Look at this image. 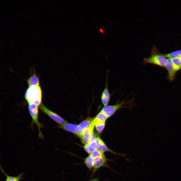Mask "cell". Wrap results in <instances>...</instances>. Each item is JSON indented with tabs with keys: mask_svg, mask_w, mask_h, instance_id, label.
I'll list each match as a JSON object with an SVG mask.
<instances>
[{
	"mask_svg": "<svg viewBox=\"0 0 181 181\" xmlns=\"http://www.w3.org/2000/svg\"><path fill=\"white\" fill-rule=\"evenodd\" d=\"M24 98L29 104H33L39 106L42 103V94L39 85L28 86L26 89Z\"/></svg>",
	"mask_w": 181,
	"mask_h": 181,
	"instance_id": "6da1fadb",
	"label": "cell"
},
{
	"mask_svg": "<svg viewBox=\"0 0 181 181\" xmlns=\"http://www.w3.org/2000/svg\"><path fill=\"white\" fill-rule=\"evenodd\" d=\"M92 158L93 160V168L92 171L91 178L96 173L97 170L102 167H106L109 168L113 171L117 172L111 168L107 163L108 161L113 162L114 161V160L107 158L106 157L104 154Z\"/></svg>",
	"mask_w": 181,
	"mask_h": 181,
	"instance_id": "7a4b0ae2",
	"label": "cell"
},
{
	"mask_svg": "<svg viewBox=\"0 0 181 181\" xmlns=\"http://www.w3.org/2000/svg\"><path fill=\"white\" fill-rule=\"evenodd\" d=\"M167 61V60L163 55L157 53L155 48H154L153 49L151 56L144 59L143 63L144 64H153L165 67Z\"/></svg>",
	"mask_w": 181,
	"mask_h": 181,
	"instance_id": "3957f363",
	"label": "cell"
},
{
	"mask_svg": "<svg viewBox=\"0 0 181 181\" xmlns=\"http://www.w3.org/2000/svg\"><path fill=\"white\" fill-rule=\"evenodd\" d=\"M133 99H132L128 101L123 100L120 103H117L114 105H107L104 106L101 111L108 118L113 115L118 110L121 108L129 107V106L126 105L131 103L133 101Z\"/></svg>",
	"mask_w": 181,
	"mask_h": 181,
	"instance_id": "277c9868",
	"label": "cell"
},
{
	"mask_svg": "<svg viewBox=\"0 0 181 181\" xmlns=\"http://www.w3.org/2000/svg\"><path fill=\"white\" fill-rule=\"evenodd\" d=\"M28 109L29 113L32 117V126L34 124H36L38 128L39 137L43 139V136L41 132L40 128L42 126L39 122L38 119V106L33 104H29Z\"/></svg>",
	"mask_w": 181,
	"mask_h": 181,
	"instance_id": "5b68a950",
	"label": "cell"
},
{
	"mask_svg": "<svg viewBox=\"0 0 181 181\" xmlns=\"http://www.w3.org/2000/svg\"><path fill=\"white\" fill-rule=\"evenodd\" d=\"M39 106V109L43 113L59 124H63L67 122L61 116L47 108L42 103Z\"/></svg>",
	"mask_w": 181,
	"mask_h": 181,
	"instance_id": "8992f818",
	"label": "cell"
},
{
	"mask_svg": "<svg viewBox=\"0 0 181 181\" xmlns=\"http://www.w3.org/2000/svg\"><path fill=\"white\" fill-rule=\"evenodd\" d=\"M95 141L98 145V149L103 152L104 153L106 152H109L112 153L115 156L116 155L120 156L124 158L127 161H129V159L126 157V154L119 153L112 150L109 148L99 136L97 138Z\"/></svg>",
	"mask_w": 181,
	"mask_h": 181,
	"instance_id": "52a82bcc",
	"label": "cell"
},
{
	"mask_svg": "<svg viewBox=\"0 0 181 181\" xmlns=\"http://www.w3.org/2000/svg\"><path fill=\"white\" fill-rule=\"evenodd\" d=\"M165 67L168 71V78L171 80L174 79L176 72L181 68L180 67L174 64L171 59H168L167 60V63Z\"/></svg>",
	"mask_w": 181,
	"mask_h": 181,
	"instance_id": "ba28073f",
	"label": "cell"
},
{
	"mask_svg": "<svg viewBox=\"0 0 181 181\" xmlns=\"http://www.w3.org/2000/svg\"><path fill=\"white\" fill-rule=\"evenodd\" d=\"M95 126V124L92 121L89 127L84 130L79 137L84 145L88 143L90 137L93 132Z\"/></svg>",
	"mask_w": 181,
	"mask_h": 181,
	"instance_id": "9c48e42d",
	"label": "cell"
},
{
	"mask_svg": "<svg viewBox=\"0 0 181 181\" xmlns=\"http://www.w3.org/2000/svg\"><path fill=\"white\" fill-rule=\"evenodd\" d=\"M94 119L88 117L78 125L76 129V135L79 137L89 127Z\"/></svg>",
	"mask_w": 181,
	"mask_h": 181,
	"instance_id": "30bf717a",
	"label": "cell"
},
{
	"mask_svg": "<svg viewBox=\"0 0 181 181\" xmlns=\"http://www.w3.org/2000/svg\"><path fill=\"white\" fill-rule=\"evenodd\" d=\"M108 72L107 71L105 88L101 96V101L104 106L108 105L111 98V94L109 92L108 86Z\"/></svg>",
	"mask_w": 181,
	"mask_h": 181,
	"instance_id": "8fae6325",
	"label": "cell"
},
{
	"mask_svg": "<svg viewBox=\"0 0 181 181\" xmlns=\"http://www.w3.org/2000/svg\"><path fill=\"white\" fill-rule=\"evenodd\" d=\"M77 125L76 124L67 122L63 124H59L58 127L59 128L76 134V129Z\"/></svg>",
	"mask_w": 181,
	"mask_h": 181,
	"instance_id": "7c38bea8",
	"label": "cell"
},
{
	"mask_svg": "<svg viewBox=\"0 0 181 181\" xmlns=\"http://www.w3.org/2000/svg\"><path fill=\"white\" fill-rule=\"evenodd\" d=\"M108 118L102 111L97 115L92 122L95 126L105 123Z\"/></svg>",
	"mask_w": 181,
	"mask_h": 181,
	"instance_id": "4fadbf2b",
	"label": "cell"
},
{
	"mask_svg": "<svg viewBox=\"0 0 181 181\" xmlns=\"http://www.w3.org/2000/svg\"><path fill=\"white\" fill-rule=\"evenodd\" d=\"M83 148L85 151L89 154L94 151L98 149V146L96 141H95L90 144L84 145Z\"/></svg>",
	"mask_w": 181,
	"mask_h": 181,
	"instance_id": "5bb4252c",
	"label": "cell"
},
{
	"mask_svg": "<svg viewBox=\"0 0 181 181\" xmlns=\"http://www.w3.org/2000/svg\"><path fill=\"white\" fill-rule=\"evenodd\" d=\"M27 82L28 86L39 85V78L34 73L28 79Z\"/></svg>",
	"mask_w": 181,
	"mask_h": 181,
	"instance_id": "9a60e30c",
	"label": "cell"
},
{
	"mask_svg": "<svg viewBox=\"0 0 181 181\" xmlns=\"http://www.w3.org/2000/svg\"><path fill=\"white\" fill-rule=\"evenodd\" d=\"M0 169L1 171L6 176V181H20L23 178V173L20 174L18 176H10L5 173L1 166H0Z\"/></svg>",
	"mask_w": 181,
	"mask_h": 181,
	"instance_id": "2e32d148",
	"label": "cell"
},
{
	"mask_svg": "<svg viewBox=\"0 0 181 181\" xmlns=\"http://www.w3.org/2000/svg\"><path fill=\"white\" fill-rule=\"evenodd\" d=\"M93 162V159L89 155L84 159L83 163L88 168L89 171H92V170Z\"/></svg>",
	"mask_w": 181,
	"mask_h": 181,
	"instance_id": "e0dca14e",
	"label": "cell"
},
{
	"mask_svg": "<svg viewBox=\"0 0 181 181\" xmlns=\"http://www.w3.org/2000/svg\"><path fill=\"white\" fill-rule=\"evenodd\" d=\"M163 55L165 57L171 59L176 57H181V50L176 51L170 53Z\"/></svg>",
	"mask_w": 181,
	"mask_h": 181,
	"instance_id": "ac0fdd59",
	"label": "cell"
},
{
	"mask_svg": "<svg viewBox=\"0 0 181 181\" xmlns=\"http://www.w3.org/2000/svg\"><path fill=\"white\" fill-rule=\"evenodd\" d=\"M105 125V123L98 124L95 126L96 128L98 133L101 134L104 129Z\"/></svg>",
	"mask_w": 181,
	"mask_h": 181,
	"instance_id": "d6986e66",
	"label": "cell"
},
{
	"mask_svg": "<svg viewBox=\"0 0 181 181\" xmlns=\"http://www.w3.org/2000/svg\"><path fill=\"white\" fill-rule=\"evenodd\" d=\"M171 60L174 64L181 67V57L174 58Z\"/></svg>",
	"mask_w": 181,
	"mask_h": 181,
	"instance_id": "ffe728a7",
	"label": "cell"
},
{
	"mask_svg": "<svg viewBox=\"0 0 181 181\" xmlns=\"http://www.w3.org/2000/svg\"><path fill=\"white\" fill-rule=\"evenodd\" d=\"M98 136H97L95 133L93 132L87 144H90L93 142L95 141Z\"/></svg>",
	"mask_w": 181,
	"mask_h": 181,
	"instance_id": "44dd1931",
	"label": "cell"
},
{
	"mask_svg": "<svg viewBox=\"0 0 181 181\" xmlns=\"http://www.w3.org/2000/svg\"><path fill=\"white\" fill-rule=\"evenodd\" d=\"M89 181H102L99 180V179L98 177L94 178L92 179H90ZM103 181H107V180H104Z\"/></svg>",
	"mask_w": 181,
	"mask_h": 181,
	"instance_id": "7402d4cb",
	"label": "cell"
},
{
	"mask_svg": "<svg viewBox=\"0 0 181 181\" xmlns=\"http://www.w3.org/2000/svg\"><path fill=\"white\" fill-rule=\"evenodd\" d=\"M100 31L101 32H103V31L102 30V29H100Z\"/></svg>",
	"mask_w": 181,
	"mask_h": 181,
	"instance_id": "603a6c76",
	"label": "cell"
}]
</instances>
